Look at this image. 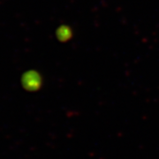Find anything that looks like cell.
I'll return each instance as SVG.
<instances>
[{"instance_id":"6da1fadb","label":"cell","mask_w":159,"mask_h":159,"mask_svg":"<svg viewBox=\"0 0 159 159\" xmlns=\"http://www.w3.org/2000/svg\"><path fill=\"white\" fill-rule=\"evenodd\" d=\"M43 83V80L39 73L30 70L22 75L21 84L26 90L36 91L39 89Z\"/></svg>"},{"instance_id":"7a4b0ae2","label":"cell","mask_w":159,"mask_h":159,"mask_svg":"<svg viewBox=\"0 0 159 159\" xmlns=\"http://www.w3.org/2000/svg\"><path fill=\"white\" fill-rule=\"evenodd\" d=\"M71 35H72V31L66 26L59 27L58 29H57V39L59 40V41H61V42H65V41H67L68 39H70Z\"/></svg>"}]
</instances>
